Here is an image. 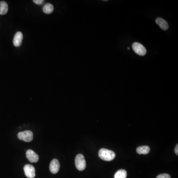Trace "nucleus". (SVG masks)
<instances>
[{"label": "nucleus", "mask_w": 178, "mask_h": 178, "mask_svg": "<svg viewBox=\"0 0 178 178\" xmlns=\"http://www.w3.org/2000/svg\"><path fill=\"white\" fill-rule=\"evenodd\" d=\"M99 156L102 160L110 161L115 158L116 155L112 150L106 149H101L99 151Z\"/></svg>", "instance_id": "f257e3e1"}, {"label": "nucleus", "mask_w": 178, "mask_h": 178, "mask_svg": "<svg viewBox=\"0 0 178 178\" xmlns=\"http://www.w3.org/2000/svg\"><path fill=\"white\" fill-rule=\"evenodd\" d=\"M75 166L78 170H84L86 167V160L82 154H79L75 158Z\"/></svg>", "instance_id": "f03ea898"}, {"label": "nucleus", "mask_w": 178, "mask_h": 178, "mask_svg": "<svg viewBox=\"0 0 178 178\" xmlns=\"http://www.w3.org/2000/svg\"><path fill=\"white\" fill-rule=\"evenodd\" d=\"M19 140L26 142H30L33 139V134L30 131H25L19 132L17 134Z\"/></svg>", "instance_id": "7ed1b4c3"}, {"label": "nucleus", "mask_w": 178, "mask_h": 178, "mask_svg": "<svg viewBox=\"0 0 178 178\" xmlns=\"http://www.w3.org/2000/svg\"><path fill=\"white\" fill-rule=\"evenodd\" d=\"M132 48L134 51L138 55L144 56L146 54V49L142 44H140L139 43H134L132 45Z\"/></svg>", "instance_id": "20e7f679"}, {"label": "nucleus", "mask_w": 178, "mask_h": 178, "mask_svg": "<svg viewBox=\"0 0 178 178\" xmlns=\"http://www.w3.org/2000/svg\"><path fill=\"white\" fill-rule=\"evenodd\" d=\"M24 171L26 176L28 178H34L35 177V169L34 167L30 164H26L24 167Z\"/></svg>", "instance_id": "39448f33"}, {"label": "nucleus", "mask_w": 178, "mask_h": 178, "mask_svg": "<svg viewBox=\"0 0 178 178\" xmlns=\"http://www.w3.org/2000/svg\"><path fill=\"white\" fill-rule=\"evenodd\" d=\"M26 155L27 159L30 162L32 163L37 162L39 160V156L37 154L35 153L33 150H29L26 151Z\"/></svg>", "instance_id": "423d86ee"}, {"label": "nucleus", "mask_w": 178, "mask_h": 178, "mask_svg": "<svg viewBox=\"0 0 178 178\" xmlns=\"http://www.w3.org/2000/svg\"><path fill=\"white\" fill-rule=\"evenodd\" d=\"M60 164L58 159H54L51 161L50 165V170L53 174H56L59 171Z\"/></svg>", "instance_id": "0eeeda50"}, {"label": "nucleus", "mask_w": 178, "mask_h": 178, "mask_svg": "<svg viewBox=\"0 0 178 178\" xmlns=\"http://www.w3.org/2000/svg\"><path fill=\"white\" fill-rule=\"evenodd\" d=\"M22 39H23V35L21 32H17L15 35L13 39V45L15 47H19L21 45Z\"/></svg>", "instance_id": "6e6552de"}, {"label": "nucleus", "mask_w": 178, "mask_h": 178, "mask_svg": "<svg viewBox=\"0 0 178 178\" xmlns=\"http://www.w3.org/2000/svg\"><path fill=\"white\" fill-rule=\"evenodd\" d=\"M156 23L163 30H167L169 28V25L166 21L163 18L158 17L156 19Z\"/></svg>", "instance_id": "1a4fd4ad"}, {"label": "nucleus", "mask_w": 178, "mask_h": 178, "mask_svg": "<svg viewBox=\"0 0 178 178\" xmlns=\"http://www.w3.org/2000/svg\"><path fill=\"white\" fill-rule=\"evenodd\" d=\"M150 147L147 146H139L137 149V153L139 154H147L150 151Z\"/></svg>", "instance_id": "9d476101"}, {"label": "nucleus", "mask_w": 178, "mask_h": 178, "mask_svg": "<svg viewBox=\"0 0 178 178\" xmlns=\"http://www.w3.org/2000/svg\"><path fill=\"white\" fill-rule=\"evenodd\" d=\"M8 11V5L5 2H0V14L4 15Z\"/></svg>", "instance_id": "9b49d317"}, {"label": "nucleus", "mask_w": 178, "mask_h": 178, "mask_svg": "<svg viewBox=\"0 0 178 178\" xmlns=\"http://www.w3.org/2000/svg\"><path fill=\"white\" fill-rule=\"evenodd\" d=\"M54 9V8L53 5L50 4V3L46 4L43 9V12L46 14H50L51 13H53Z\"/></svg>", "instance_id": "f8f14e48"}, {"label": "nucleus", "mask_w": 178, "mask_h": 178, "mask_svg": "<svg viewBox=\"0 0 178 178\" xmlns=\"http://www.w3.org/2000/svg\"><path fill=\"white\" fill-rule=\"evenodd\" d=\"M127 175L126 171L124 169H120L116 172L114 175V178H126Z\"/></svg>", "instance_id": "ddd939ff"}, {"label": "nucleus", "mask_w": 178, "mask_h": 178, "mask_svg": "<svg viewBox=\"0 0 178 178\" xmlns=\"http://www.w3.org/2000/svg\"><path fill=\"white\" fill-rule=\"evenodd\" d=\"M156 178H171V176L168 174H162L158 176Z\"/></svg>", "instance_id": "4468645a"}, {"label": "nucleus", "mask_w": 178, "mask_h": 178, "mask_svg": "<svg viewBox=\"0 0 178 178\" xmlns=\"http://www.w3.org/2000/svg\"><path fill=\"white\" fill-rule=\"evenodd\" d=\"M33 2L37 5H40L44 3V0H34Z\"/></svg>", "instance_id": "2eb2a0df"}, {"label": "nucleus", "mask_w": 178, "mask_h": 178, "mask_svg": "<svg viewBox=\"0 0 178 178\" xmlns=\"http://www.w3.org/2000/svg\"><path fill=\"white\" fill-rule=\"evenodd\" d=\"M175 153L176 155H178V145H176V146L175 147Z\"/></svg>", "instance_id": "dca6fc26"}, {"label": "nucleus", "mask_w": 178, "mask_h": 178, "mask_svg": "<svg viewBox=\"0 0 178 178\" xmlns=\"http://www.w3.org/2000/svg\"><path fill=\"white\" fill-rule=\"evenodd\" d=\"M127 49H128V50H130V47H128V48H127Z\"/></svg>", "instance_id": "f3484780"}]
</instances>
